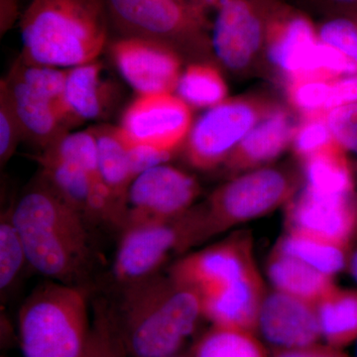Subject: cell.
I'll return each instance as SVG.
<instances>
[{"label": "cell", "instance_id": "obj_11", "mask_svg": "<svg viewBox=\"0 0 357 357\" xmlns=\"http://www.w3.org/2000/svg\"><path fill=\"white\" fill-rule=\"evenodd\" d=\"M201 194L198 181L168 164L148 169L129 188L121 229L153 220L180 217Z\"/></svg>", "mask_w": 357, "mask_h": 357}, {"label": "cell", "instance_id": "obj_21", "mask_svg": "<svg viewBox=\"0 0 357 357\" xmlns=\"http://www.w3.org/2000/svg\"><path fill=\"white\" fill-rule=\"evenodd\" d=\"M267 274L275 290L314 304L335 286L333 276L276 248L268 258Z\"/></svg>", "mask_w": 357, "mask_h": 357}, {"label": "cell", "instance_id": "obj_31", "mask_svg": "<svg viewBox=\"0 0 357 357\" xmlns=\"http://www.w3.org/2000/svg\"><path fill=\"white\" fill-rule=\"evenodd\" d=\"M317 29L321 41L342 52L357 66V9L321 18Z\"/></svg>", "mask_w": 357, "mask_h": 357}, {"label": "cell", "instance_id": "obj_35", "mask_svg": "<svg viewBox=\"0 0 357 357\" xmlns=\"http://www.w3.org/2000/svg\"><path fill=\"white\" fill-rule=\"evenodd\" d=\"M123 138L128 147L129 160H130L131 168L135 178L148 169L165 164L172 158V154L160 151L155 148L144 146V145L134 144L124 136Z\"/></svg>", "mask_w": 357, "mask_h": 357}, {"label": "cell", "instance_id": "obj_38", "mask_svg": "<svg viewBox=\"0 0 357 357\" xmlns=\"http://www.w3.org/2000/svg\"><path fill=\"white\" fill-rule=\"evenodd\" d=\"M185 3L203 9L208 13V9H215L222 0H183Z\"/></svg>", "mask_w": 357, "mask_h": 357}, {"label": "cell", "instance_id": "obj_29", "mask_svg": "<svg viewBox=\"0 0 357 357\" xmlns=\"http://www.w3.org/2000/svg\"><path fill=\"white\" fill-rule=\"evenodd\" d=\"M81 357H128L115 326L112 307L103 301H98L93 307L88 344Z\"/></svg>", "mask_w": 357, "mask_h": 357}, {"label": "cell", "instance_id": "obj_2", "mask_svg": "<svg viewBox=\"0 0 357 357\" xmlns=\"http://www.w3.org/2000/svg\"><path fill=\"white\" fill-rule=\"evenodd\" d=\"M11 215L30 267L49 280L84 286L93 255L89 225L40 174Z\"/></svg>", "mask_w": 357, "mask_h": 357}, {"label": "cell", "instance_id": "obj_15", "mask_svg": "<svg viewBox=\"0 0 357 357\" xmlns=\"http://www.w3.org/2000/svg\"><path fill=\"white\" fill-rule=\"evenodd\" d=\"M257 330L278 351L318 344L321 338L318 307L310 301L275 290L263 299Z\"/></svg>", "mask_w": 357, "mask_h": 357}, {"label": "cell", "instance_id": "obj_28", "mask_svg": "<svg viewBox=\"0 0 357 357\" xmlns=\"http://www.w3.org/2000/svg\"><path fill=\"white\" fill-rule=\"evenodd\" d=\"M29 265L22 238L14 225L11 206L0 220V289L4 295L10 290L25 265Z\"/></svg>", "mask_w": 357, "mask_h": 357}, {"label": "cell", "instance_id": "obj_4", "mask_svg": "<svg viewBox=\"0 0 357 357\" xmlns=\"http://www.w3.org/2000/svg\"><path fill=\"white\" fill-rule=\"evenodd\" d=\"M109 25L105 0H31L21 16L20 58L62 69L93 62Z\"/></svg>", "mask_w": 357, "mask_h": 357}, {"label": "cell", "instance_id": "obj_24", "mask_svg": "<svg viewBox=\"0 0 357 357\" xmlns=\"http://www.w3.org/2000/svg\"><path fill=\"white\" fill-rule=\"evenodd\" d=\"M275 248L333 277L347 269L351 252L347 244L292 230H288Z\"/></svg>", "mask_w": 357, "mask_h": 357}, {"label": "cell", "instance_id": "obj_27", "mask_svg": "<svg viewBox=\"0 0 357 357\" xmlns=\"http://www.w3.org/2000/svg\"><path fill=\"white\" fill-rule=\"evenodd\" d=\"M333 79L300 76L285 79L286 98L291 109L301 116L328 112Z\"/></svg>", "mask_w": 357, "mask_h": 357}, {"label": "cell", "instance_id": "obj_1", "mask_svg": "<svg viewBox=\"0 0 357 357\" xmlns=\"http://www.w3.org/2000/svg\"><path fill=\"white\" fill-rule=\"evenodd\" d=\"M252 249L250 236L238 232L184 256L168 273L199 296L213 326L255 333L265 293Z\"/></svg>", "mask_w": 357, "mask_h": 357}, {"label": "cell", "instance_id": "obj_39", "mask_svg": "<svg viewBox=\"0 0 357 357\" xmlns=\"http://www.w3.org/2000/svg\"><path fill=\"white\" fill-rule=\"evenodd\" d=\"M347 270L357 283V248L351 252Z\"/></svg>", "mask_w": 357, "mask_h": 357}, {"label": "cell", "instance_id": "obj_34", "mask_svg": "<svg viewBox=\"0 0 357 357\" xmlns=\"http://www.w3.org/2000/svg\"><path fill=\"white\" fill-rule=\"evenodd\" d=\"M326 119L337 144L357 159V102L326 112Z\"/></svg>", "mask_w": 357, "mask_h": 357}, {"label": "cell", "instance_id": "obj_5", "mask_svg": "<svg viewBox=\"0 0 357 357\" xmlns=\"http://www.w3.org/2000/svg\"><path fill=\"white\" fill-rule=\"evenodd\" d=\"M89 291L48 280L35 288L20 311L24 357H81L88 344Z\"/></svg>", "mask_w": 357, "mask_h": 357}, {"label": "cell", "instance_id": "obj_17", "mask_svg": "<svg viewBox=\"0 0 357 357\" xmlns=\"http://www.w3.org/2000/svg\"><path fill=\"white\" fill-rule=\"evenodd\" d=\"M17 115L24 140L42 151L70 132L72 126L62 109L9 73L1 79Z\"/></svg>", "mask_w": 357, "mask_h": 357}, {"label": "cell", "instance_id": "obj_22", "mask_svg": "<svg viewBox=\"0 0 357 357\" xmlns=\"http://www.w3.org/2000/svg\"><path fill=\"white\" fill-rule=\"evenodd\" d=\"M321 338L342 349L357 340V290L335 286L317 303Z\"/></svg>", "mask_w": 357, "mask_h": 357}, {"label": "cell", "instance_id": "obj_37", "mask_svg": "<svg viewBox=\"0 0 357 357\" xmlns=\"http://www.w3.org/2000/svg\"><path fill=\"white\" fill-rule=\"evenodd\" d=\"M274 357H349L342 349H335L328 345H312L305 349H285L278 351Z\"/></svg>", "mask_w": 357, "mask_h": 357}, {"label": "cell", "instance_id": "obj_8", "mask_svg": "<svg viewBox=\"0 0 357 357\" xmlns=\"http://www.w3.org/2000/svg\"><path fill=\"white\" fill-rule=\"evenodd\" d=\"M299 181L298 174L287 167H262L231 178L201 206L208 236L288 204L297 195Z\"/></svg>", "mask_w": 357, "mask_h": 357}, {"label": "cell", "instance_id": "obj_12", "mask_svg": "<svg viewBox=\"0 0 357 357\" xmlns=\"http://www.w3.org/2000/svg\"><path fill=\"white\" fill-rule=\"evenodd\" d=\"M192 109L175 93L138 96L124 110L119 128L134 144L173 155L191 131Z\"/></svg>", "mask_w": 357, "mask_h": 357}, {"label": "cell", "instance_id": "obj_19", "mask_svg": "<svg viewBox=\"0 0 357 357\" xmlns=\"http://www.w3.org/2000/svg\"><path fill=\"white\" fill-rule=\"evenodd\" d=\"M102 72L98 60L67 69L64 102L73 128L100 119L107 112L110 89L102 79Z\"/></svg>", "mask_w": 357, "mask_h": 357}, {"label": "cell", "instance_id": "obj_25", "mask_svg": "<svg viewBox=\"0 0 357 357\" xmlns=\"http://www.w3.org/2000/svg\"><path fill=\"white\" fill-rule=\"evenodd\" d=\"M229 88L213 61L192 62L183 70L175 95L192 109H211L227 100Z\"/></svg>", "mask_w": 357, "mask_h": 357}, {"label": "cell", "instance_id": "obj_41", "mask_svg": "<svg viewBox=\"0 0 357 357\" xmlns=\"http://www.w3.org/2000/svg\"><path fill=\"white\" fill-rule=\"evenodd\" d=\"M356 344H357V340H356ZM356 357H357V352H356Z\"/></svg>", "mask_w": 357, "mask_h": 357}, {"label": "cell", "instance_id": "obj_7", "mask_svg": "<svg viewBox=\"0 0 357 357\" xmlns=\"http://www.w3.org/2000/svg\"><path fill=\"white\" fill-rule=\"evenodd\" d=\"M208 238L199 206L180 217L124 227L112 267L115 281L124 286L160 273L174 255Z\"/></svg>", "mask_w": 357, "mask_h": 357}, {"label": "cell", "instance_id": "obj_26", "mask_svg": "<svg viewBox=\"0 0 357 357\" xmlns=\"http://www.w3.org/2000/svg\"><path fill=\"white\" fill-rule=\"evenodd\" d=\"M192 357H268L255 333L213 326L194 349Z\"/></svg>", "mask_w": 357, "mask_h": 357}, {"label": "cell", "instance_id": "obj_40", "mask_svg": "<svg viewBox=\"0 0 357 357\" xmlns=\"http://www.w3.org/2000/svg\"><path fill=\"white\" fill-rule=\"evenodd\" d=\"M170 357H189V356H178V354H175V356H170Z\"/></svg>", "mask_w": 357, "mask_h": 357}, {"label": "cell", "instance_id": "obj_9", "mask_svg": "<svg viewBox=\"0 0 357 357\" xmlns=\"http://www.w3.org/2000/svg\"><path fill=\"white\" fill-rule=\"evenodd\" d=\"M283 0H222L215 8L213 58L232 74H250L265 63L268 30Z\"/></svg>", "mask_w": 357, "mask_h": 357}, {"label": "cell", "instance_id": "obj_36", "mask_svg": "<svg viewBox=\"0 0 357 357\" xmlns=\"http://www.w3.org/2000/svg\"><path fill=\"white\" fill-rule=\"evenodd\" d=\"M298 1L305 9L318 14L321 18L357 9V0H298Z\"/></svg>", "mask_w": 357, "mask_h": 357}, {"label": "cell", "instance_id": "obj_3", "mask_svg": "<svg viewBox=\"0 0 357 357\" xmlns=\"http://www.w3.org/2000/svg\"><path fill=\"white\" fill-rule=\"evenodd\" d=\"M115 326L128 357L178 354L203 316L201 300L170 274L121 286Z\"/></svg>", "mask_w": 357, "mask_h": 357}, {"label": "cell", "instance_id": "obj_32", "mask_svg": "<svg viewBox=\"0 0 357 357\" xmlns=\"http://www.w3.org/2000/svg\"><path fill=\"white\" fill-rule=\"evenodd\" d=\"M337 142L328 126L326 114L304 115L294 131V153L304 161Z\"/></svg>", "mask_w": 357, "mask_h": 357}, {"label": "cell", "instance_id": "obj_6", "mask_svg": "<svg viewBox=\"0 0 357 357\" xmlns=\"http://www.w3.org/2000/svg\"><path fill=\"white\" fill-rule=\"evenodd\" d=\"M121 34L166 45L192 62L215 61L208 13L183 0H105Z\"/></svg>", "mask_w": 357, "mask_h": 357}, {"label": "cell", "instance_id": "obj_30", "mask_svg": "<svg viewBox=\"0 0 357 357\" xmlns=\"http://www.w3.org/2000/svg\"><path fill=\"white\" fill-rule=\"evenodd\" d=\"M41 154L63 160L100 177L98 163V143L93 129L68 133Z\"/></svg>", "mask_w": 357, "mask_h": 357}, {"label": "cell", "instance_id": "obj_13", "mask_svg": "<svg viewBox=\"0 0 357 357\" xmlns=\"http://www.w3.org/2000/svg\"><path fill=\"white\" fill-rule=\"evenodd\" d=\"M110 57L121 77L138 93H175L184 59L166 45L121 37L109 45Z\"/></svg>", "mask_w": 357, "mask_h": 357}, {"label": "cell", "instance_id": "obj_14", "mask_svg": "<svg viewBox=\"0 0 357 357\" xmlns=\"http://www.w3.org/2000/svg\"><path fill=\"white\" fill-rule=\"evenodd\" d=\"M288 230L349 245L357 230L354 194L321 195L305 188L288 204Z\"/></svg>", "mask_w": 357, "mask_h": 357}, {"label": "cell", "instance_id": "obj_23", "mask_svg": "<svg viewBox=\"0 0 357 357\" xmlns=\"http://www.w3.org/2000/svg\"><path fill=\"white\" fill-rule=\"evenodd\" d=\"M302 162L307 189L330 196L354 194L351 161L337 142Z\"/></svg>", "mask_w": 357, "mask_h": 357}, {"label": "cell", "instance_id": "obj_33", "mask_svg": "<svg viewBox=\"0 0 357 357\" xmlns=\"http://www.w3.org/2000/svg\"><path fill=\"white\" fill-rule=\"evenodd\" d=\"M23 137L17 115L6 89L0 84V163L6 165L17 149Z\"/></svg>", "mask_w": 357, "mask_h": 357}, {"label": "cell", "instance_id": "obj_10", "mask_svg": "<svg viewBox=\"0 0 357 357\" xmlns=\"http://www.w3.org/2000/svg\"><path fill=\"white\" fill-rule=\"evenodd\" d=\"M277 105L266 96L227 98L192 123L183 150L185 161L198 170H211L230 154L256 124Z\"/></svg>", "mask_w": 357, "mask_h": 357}, {"label": "cell", "instance_id": "obj_20", "mask_svg": "<svg viewBox=\"0 0 357 357\" xmlns=\"http://www.w3.org/2000/svg\"><path fill=\"white\" fill-rule=\"evenodd\" d=\"M91 129L98 143V173L124 220L129 188L135 178L126 140L119 126L100 124Z\"/></svg>", "mask_w": 357, "mask_h": 357}, {"label": "cell", "instance_id": "obj_16", "mask_svg": "<svg viewBox=\"0 0 357 357\" xmlns=\"http://www.w3.org/2000/svg\"><path fill=\"white\" fill-rule=\"evenodd\" d=\"M319 42L317 24L296 7L282 6L268 30L265 63L284 77L300 76Z\"/></svg>", "mask_w": 357, "mask_h": 357}, {"label": "cell", "instance_id": "obj_42", "mask_svg": "<svg viewBox=\"0 0 357 357\" xmlns=\"http://www.w3.org/2000/svg\"><path fill=\"white\" fill-rule=\"evenodd\" d=\"M16 1H20V0H16Z\"/></svg>", "mask_w": 357, "mask_h": 357}, {"label": "cell", "instance_id": "obj_18", "mask_svg": "<svg viewBox=\"0 0 357 357\" xmlns=\"http://www.w3.org/2000/svg\"><path fill=\"white\" fill-rule=\"evenodd\" d=\"M296 126L287 107L277 103L249 131L223 166L232 174L266 166L291 146Z\"/></svg>", "mask_w": 357, "mask_h": 357}]
</instances>
